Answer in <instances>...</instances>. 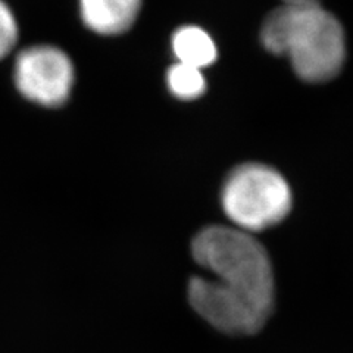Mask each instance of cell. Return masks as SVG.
Wrapping results in <instances>:
<instances>
[{
	"label": "cell",
	"mask_w": 353,
	"mask_h": 353,
	"mask_svg": "<svg viewBox=\"0 0 353 353\" xmlns=\"http://www.w3.org/2000/svg\"><path fill=\"white\" fill-rule=\"evenodd\" d=\"M261 41L285 57L306 83H325L341 71L346 39L340 21L318 2L283 3L265 18Z\"/></svg>",
	"instance_id": "obj_1"
},
{
	"label": "cell",
	"mask_w": 353,
	"mask_h": 353,
	"mask_svg": "<svg viewBox=\"0 0 353 353\" xmlns=\"http://www.w3.org/2000/svg\"><path fill=\"white\" fill-rule=\"evenodd\" d=\"M196 263L215 283L259 303L274 306V274L267 250L252 234L233 225H211L193 239Z\"/></svg>",
	"instance_id": "obj_2"
},
{
	"label": "cell",
	"mask_w": 353,
	"mask_h": 353,
	"mask_svg": "<svg viewBox=\"0 0 353 353\" xmlns=\"http://www.w3.org/2000/svg\"><path fill=\"white\" fill-rule=\"evenodd\" d=\"M221 203L233 227L253 234L289 215L292 190L279 171L263 163H245L227 176Z\"/></svg>",
	"instance_id": "obj_3"
},
{
	"label": "cell",
	"mask_w": 353,
	"mask_h": 353,
	"mask_svg": "<svg viewBox=\"0 0 353 353\" xmlns=\"http://www.w3.org/2000/svg\"><path fill=\"white\" fill-rule=\"evenodd\" d=\"M14 81L27 101L44 108H59L71 97L75 68L61 48L34 44L17 54Z\"/></svg>",
	"instance_id": "obj_4"
},
{
	"label": "cell",
	"mask_w": 353,
	"mask_h": 353,
	"mask_svg": "<svg viewBox=\"0 0 353 353\" xmlns=\"http://www.w3.org/2000/svg\"><path fill=\"white\" fill-rule=\"evenodd\" d=\"M187 294L199 316L231 336L258 333L272 312V306L231 292L206 277H193L189 281Z\"/></svg>",
	"instance_id": "obj_5"
},
{
	"label": "cell",
	"mask_w": 353,
	"mask_h": 353,
	"mask_svg": "<svg viewBox=\"0 0 353 353\" xmlns=\"http://www.w3.org/2000/svg\"><path fill=\"white\" fill-rule=\"evenodd\" d=\"M84 26L101 36H118L134 24L141 0H79Z\"/></svg>",
	"instance_id": "obj_6"
},
{
	"label": "cell",
	"mask_w": 353,
	"mask_h": 353,
	"mask_svg": "<svg viewBox=\"0 0 353 353\" xmlns=\"http://www.w3.org/2000/svg\"><path fill=\"white\" fill-rule=\"evenodd\" d=\"M172 52L180 63L197 70H203L216 59V46L212 37L194 26H185L174 32Z\"/></svg>",
	"instance_id": "obj_7"
},
{
	"label": "cell",
	"mask_w": 353,
	"mask_h": 353,
	"mask_svg": "<svg viewBox=\"0 0 353 353\" xmlns=\"http://www.w3.org/2000/svg\"><path fill=\"white\" fill-rule=\"evenodd\" d=\"M167 83L171 93L183 101H193V99L202 96L206 88L202 70L180 62H176L168 70Z\"/></svg>",
	"instance_id": "obj_8"
},
{
	"label": "cell",
	"mask_w": 353,
	"mask_h": 353,
	"mask_svg": "<svg viewBox=\"0 0 353 353\" xmlns=\"http://www.w3.org/2000/svg\"><path fill=\"white\" fill-rule=\"evenodd\" d=\"M18 37L19 28L14 10L5 0H0V61L14 50Z\"/></svg>",
	"instance_id": "obj_9"
},
{
	"label": "cell",
	"mask_w": 353,
	"mask_h": 353,
	"mask_svg": "<svg viewBox=\"0 0 353 353\" xmlns=\"http://www.w3.org/2000/svg\"><path fill=\"white\" fill-rule=\"evenodd\" d=\"M284 3H297V2H318V0H283Z\"/></svg>",
	"instance_id": "obj_10"
}]
</instances>
